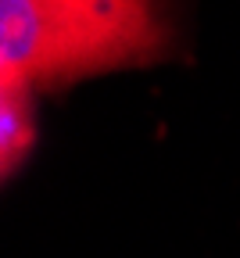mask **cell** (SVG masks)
Instances as JSON below:
<instances>
[{
  "label": "cell",
  "instance_id": "1",
  "mask_svg": "<svg viewBox=\"0 0 240 258\" xmlns=\"http://www.w3.org/2000/svg\"><path fill=\"white\" fill-rule=\"evenodd\" d=\"M168 43L161 0H0V79L47 83L151 61Z\"/></svg>",
  "mask_w": 240,
  "mask_h": 258
},
{
  "label": "cell",
  "instance_id": "2",
  "mask_svg": "<svg viewBox=\"0 0 240 258\" xmlns=\"http://www.w3.org/2000/svg\"><path fill=\"white\" fill-rule=\"evenodd\" d=\"M36 140L32 118V90L25 83L0 79V179L11 176Z\"/></svg>",
  "mask_w": 240,
  "mask_h": 258
}]
</instances>
